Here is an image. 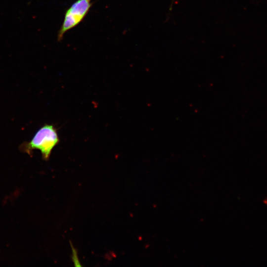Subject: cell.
<instances>
[{
  "label": "cell",
  "mask_w": 267,
  "mask_h": 267,
  "mask_svg": "<svg viewBox=\"0 0 267 267\" xmlns=\"http://www.w3.org/2000/svg\"><path fill=\"white\" fill-rule=\"evenodd\" d=\"M59 142L56 129L52 125L45 124L36 132L29 141L22 143L19 146V149L30 156L34 150H39L43 159L47 160L52 149Z\"/></svg>",
  "instance_id": "6da1fadb"
},
{
  "label": "cell",
  "mask_w": 267,
  "mask_h": 267,
  "mask_svg": "<svg viewBox=\"0 0 267 267\" xmlns=\"http://www.w3.org/2000/svg\"><path fill=\"white\" fill-rule=\"evenodd\" d=\"M91 0H77L66 11L63 23L57 35V41L63 39L65 33L80 23L89 12Z\"/></svg>",
  "instance_id": "7a4b0ae2"
}]
</instances>
